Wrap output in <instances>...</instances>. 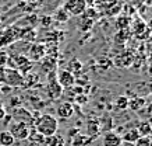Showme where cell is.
I'll return each instance as SVG.
<instances>
[{
  "mask_svg": "<svg viewBox=\"0 0 152 146\" xmlns=\"http://www.w3.org/2000/svg\"><path fill=\"white\" fill-rule=\"evenodd\" d=\"M35 128H37V132L41 133L42 136H52V135L57 133L59 122H57L56 117H53L52 114H42L38 117Z\"/></svg>",
  "mask_w": 152,
  "mask_h": 146,
  "instance_id": "obj_1",
  "label": "cell"
},
{
  "mask_svg": "<svg viewBox=\"0 0 152 146\" xmlns=\"http://www.w3.org/2000/svg\"><path fill=\"white\" fill-rule=\"evenodd\" d=\"M24 77L23 73H20L15 69L11 67H3V75H1V82H4L6 84L11 86V87H18L24 86Z\"/></svg>",
  "mask_w": 152,
  "mask_h": 146,
  "instance_id": "obj_2",
  "label": "cell"
},
{
  "mask_svg": "<svg viewBox=\"0 0 152 146\" xmlns=\"http://www.w3.org/2000/svg\"><path fill=\"white\" fill-rule=\"evenodd\" d=\"M63 9L69 13L70 16H75V17H81L88 9L85 0H66Z\"/></svg>",
  "mask_w": 152,
  "mask_h": 146,
  "instance_id": "obj_3",
  "label": "cell"
},
{
  "mask_svg": "<svg viewBox=\"0 0 152 146\" xmlns=\"http://www.w3.org/2000/svg\"><path fill=\"white\" fill-rule=\"evenodd\" d=\"M10 133L13 135V138L15 141H24V139H28L29 138V133H31V129L27 125V122H15L11 124V128H10Z\"/></svg>",
  "mask_w": 152,
  "mask_h": 146,
  "instance_id": "obj_4",
  "label": "cell"
},
{
  "mask_svg": "<svg viewBox=\"0 0 152 146\" xmlns=\"http://www.w3.org/2000/svg\"><path fill=\"white\" fill-rule=\"evenodd\" d=\"M46 56V48H45V44L41 42H34L32 45H29L28 48V59L31 62H38L42 61L43 58Z\"/></svg>",
  "mask_w": 152,
  "mask_h": 146,
  "instance_id": "obj_5",
  "label": "cell"
},
{
  "mask_svg": "<svg viewBox=\"0 0 152 146\" xmlns=\"http://www.w3.org/2000/svg\"><path fill=\"white\" fill-rule=\"evenodd\" d=\"M57 83H59L63 89H70V87H73L75 84V76L71 75L69 70H60L59 75H57Z\"/></svg>",
  "mask_w": 152,
  "mask_h": 146,
  "instance_id": "obj_6",
  "label": "cell"
},
{
  "mask_svg": "<svg viewBox=\"0 0 152 146\" xmlns=\"http://www.w3.org/2000/svg\"><path fill=\"white\" fill-rule=\"evenodd\" d=\"M63 90L64 89L57 83L56 79H50L49 83H48V86H46V93H48V96H49V99L50 100L60 99V97L63 96Z\"/></svg>",
  "mask_w": 152,
  "mask_h": 146,
  "instance_id": "obj_7",
  "label": "cell"
},
{
  "mask_svg": "<svg viewBox=\"0 0 152 146\" xmlns=\"http://www.w3.org/2000/svg\"><path fill=\"white\" fill-rule=\"evenodd\" d=\"M56 113H57V117L61 118V119H69V118L73 117V114H74L73 104L70 103V101H61L57 105Z\"/></svg>",
  "mask_w": 152,
  "mask_h": 146,
  "instance_id": "obj_8",
  "label": "cell"
},
{
  "mask_svg": "<svg viewBox=\"0 0 152 146\" xmlns=\"http://www.w3.org/2000/svg\"><path fill=\"white\" fill-rule=\"evenodd\" d=\"M103 146H121V136L116 132H106L103 135Z\"/></svg>",
  "mask_w": 152,
  "mask_h": 146,
  "instance_id": "obj_9",
  "label": "cell"
},
{
  "mask_svg": "<svg viewBox=\"0 0 152 146\" xmlns=\"http://www.w3.org/2000/svg\"><path fill=\"white\" fill-rule=\"evenodd\" d=\"M41 63H42V69L46 72V73L55 72L56 67H57V59L53 56H45L41 61Z\"/></svg>",
  "mask_w": 152,
  "mask_h": 146,
  "instance_id": "obj_10",
  "label": "cell"
},
{
  "mask_svg": "<svg viewBox=\"0 0 152 146\" xmlns=\"http://www.w3.org/2000/svg\"><path fill=\"white\" fill-rule=\"evenodd\" d=\"M52 19H53V21H57V23L64 24V23L69 21L70 14L66 11L64 9H63V6H61V7H59V9L55 10V13H53V16H52Z\"/></svg>",
  "mask_w": 152,
  "mask_h": 146,
  "instance_id": "obj_11",
  "label": "cell"
},
{
  "mask_svg": "<svg viewBox=\"0 0 152 146\" xmlns=\"http://www.w3.org/2000/svg\"><path fill=\"white\" fill-rule=\"evenodd\" d=\"M92 142V138L88 136L87 133H77L73 138V146H87Z\"/></svg>",
  "mask_w": 152,
  "mask_h": 146,
  "instance_id": "obj_12",
  "label": "cell"
},
{
  "mask_svg": "<svg viewBox=\"0 0 152 146\" xmlns=\"http://www.w3.org/2000/svg\"><path fill=\"white\" fill-rule=\"evenodd\" d=\"M145 104H147V100L144 99V97H135V99L129 100V108L135 113V111L142 110L145 107Z\"/></svg>",
  "mask_w": 152,
  "mask_h": 146,
  "instance_id": "obj_13",
  "label": "cell"
},
{
  "mask_svg": "<svg viewBox=\"0 0 152 146\" xmlns=\"http://www.w3.org/2000/svg\"><path fill=\"white\" fill-rule=\"evenodd\" d=\"M140 133L137 132V129L135 128H133V129H129L127 132H124V135L121 136V141L123 142H127V143H134L135 145V142L140 139Z\"/></svg>",
  "mask_w": 152,
  "mask_h": 146,
  "instance_id": "obj_14",
  "label": "cell"
},
{
  "mask_svg": "<svg viewBox=\"0 0 152 146\" xmlns=\"http://www.w3.org/2000/svg\"><path fill=\"white\" fill-rule=\"evenodd\" d=\"M137 132L140 133V136H149L152 133V125L151 122H148V121H141V122H138V125H137Z\"/></svg>",
  "mask_w": 152,
  "mask_h": 146,
  "instance_id": "obj_15",
  "label": "cell"
},
{
  "mask_svg": "<svg viewBox=\"0 0 152 146\" xmlns=\"http://www.w3.org/2000/svg\"><path fill=\"white\" fill-rule=\"evenodd\" d=\"M43 143L46 146H64V139L60 135H52V136H46Z\"/></svg>",
  "mask_w": 152,
  "mask_h": 146,
  "instance_id": "obj_16",
  "label": "cell"
},
{
  "mask_svg": "<svg viewBox=\"0 0 152 146\" xmlns=\"http://www.w3.org/2000/svg\"><path fill=\"white\" fill-rule=\"evenodd\" d=\"M81 69H83V63H81L77 58H73V59L69 62V65H67V69H66V70H69L71 75L75 76L81 72Z\"/></svg>",
  "mask_w": 152,
  "mask_h": 146,
  "instance_id": "obj_17",
  "label": "cell"
},
{
  "mask_svg": "<svg viewBox=\"0 0 152 146\" xmlns=\"http://www.w3.org/2000/svg\"><path fill=\"white\" fill-rule=\"evenodd\" d=\"M14 142H15V139L10 133V131L0 132V146H13Z\"/></svg>",
  "mask_w": 152,
  "mask_h": 146,
  "instance_id": "obj_18",
  "label": "cell"
},
{
  "mask_svg": "<svg viewBox=\"0 0 152 146\" xmlns=\"http://www.w3.org/2000/svg\"><path fill=\"white\" fill-rule=\"evenodd\" d=\"M20 38H23L28 42H32L35 41V38H37V31L32 28V27H28L25 30H21V34H20Z\"/></svg>",
  "mask_w": 152,
  "mask_h": 146,
  "instance_id": "obj_19",
  "label": "cell"
},
{
  "mask_svg": "<svg viewBox=\"0 0 152 146\" xmlns=\"http://www.w3.org/2000/svg\"><path fill=\"white\" fill-rule=\"evenodd\" d=\"M99 131H101V124H98V121H91L89 119V122H88V136L89 135H96V133H99Z\"/></svg>",
  "mask_w": 152,
  "mask_h": 146,
  "instance_id": "obj_20",
  "label": "cell"
},
{
  "mask_svg": "<svg viewBox=\"0 0 152 146\" xmlns=\"http://www.w3.org/2000/svg\"><path fill=\"white\" fill-rule=\"evenodd\" d=\"M94 20L88 19V17H85V16H81V24H80L78 27L80 30H83V31H88V30H91V27L94 25Z\"/></svg>",
  "mask_w": 152,
  "mask_h": 146,
  "instance_id": "obj_21",
  "label": "cell"
},
{
  "mask_svg": "<svg viewBox=\"0 0 152 146\" xmlns=\"http://www.w3.org/2000/svg\"><path fill=\"white\" fill-rule=\"evenodd\" d=\"M116 108L119 110H127L129 108V99L126 97V96H119L117 99H116Z\"/></svg>",
  "mask_w": 152,
  "mask_h": 146,
  "instance_id": "obj_22",
  "label": "cell"
},
{
  "mask_svg": "<svg viewBox=\"0 0 152 146\" xmlns=\"http://www.w3.org/2000/svg\"><path fill=\"white\" fill-rule=\"evenodd\" d=\"M130 37V31L129 28H126V30H119V33H117V35H116V41L117 42H123V41H127Z\"/></svg>",
  "mask_w": 152,
  "mask_h": 146,
  "instance_id": "obj_23",
  "label": "cell"
},
{
  "mask_svg": "<svg viewBox=\"0 0 152 146\" xmlns=\"http://www.w3.org/2000/svg\"><path fill=\"white\" fill-rule=\"evenodd\" d=\"M130 17H120L119 20H117V28L119 30H126V28H129V25H130Z\"/></svg>",
  "mask_w": 152,
  "mask_h": 146,
  "instance_id": "obj_24",
  "label": "cell"
},
{
  "mask_svg": "<svg viewBox=\"0 0 152 146\" xmlns=\"http://www.w3.org/2000/svg\"><path fill=\"white\" fill-rule=\"evenodd\" d=\"M39 21H41V25L43 28H49L52 25V23H53V19H52V16H42L39 19Z\"/></svg>",
  "mask_w": 152,
  "mask_h": 146,
  "instance_id": "obj_25",
  "label": "cell"
},
{
  "mask_svg": "<svg viewBox=\"0 0 152 146\" xmlns=\"http://www.w3.org/2000/svg\"><path fill=\"white\" fill-rule=\"evenodd\" d=\"M28 139H31L32 142H37V143H43V141H45V136H42L41 133H38V132H31Z\"/></svg>",
  "mask_w": 152,
  "mask_h": 146,
  "instance_id": "obj_26",
  "label": "cell"
},
{
  "mask_svg": "<svg viewBox=\"0 0 152 146\" xmlns=\"http://www.w3.org/2000/svg\"><path fill=\"white\" fill-rule=\"evenodd\" d=\"M135 146H152V141L149 139V136H141L135 142Z\"/></svg>",
  "mask_w": 152,
  "mask_h": 146,
  "instance_id": "obj_27",
  "label": "cell"
},
{
  "mask_svg": "<svg viewBox=\"0 0 152 146\" xmlns=\"http://www.w3.org/2000/svg\"><path fill=\"white\" fill-rule=\"evenodd\" d=\"M74 101H75L77 104H81V105H84V104H87L88 97L85 94H77L75 97H74Z\"/></svg>",
  "mask_w": 152,
  "mask_h": 146,
  "instance_id": "obj_28",
  "label": "cell"
},
{
  "mask_svg": "<svg viewBox=\"0 0 152 146\" xmlns=\"http://www.w3.org/2000/svg\"><path fill=\"white\" fill-rule=\"evenodd\" d=\"M9 61V55L6 52H0V67H4Z\"/></svg>",
  "mask_w": 152,
  "mask_h": 146,
  "instance_id": "obj_29",
  "label": "cell"
},
{
  "mask_svg": "<svg viewBox=\"0 0 152 146\" xmlns=\"http://www.w3.org/2000/svg\"><path fill=\"white\" fill-rule=\"evenodd\" d=\"M70 90H73V93L75 96L77 94H84V87L83 86H73V87H70Z\"/></svg>",
  "mask_w": 152,
  "mask_h": 146,
  "instance_id": "obj_30",
  "label": "cell"
},
{
  "mask_svg": "<svg viewBox=\"0 0 152 146\" xmlns=\"http://www.w3.org/2000/svg\"><path fill=\"white\" fill-rule=\"evenodd\" d=\"M147 28L149 33H152V17L149 19V21H148V25H147Z\"/></svg>",
  "mask_w": 152,
  "mask_h": 146,
  "instance_id": "obj_31",
  "label": "cell"
},
{
  "mask_svg": "<svg viewBox=\"0 0 152 146\" xmlns=\"http://www.w3.org/2000/svg\"><path fill=\"white\" fill-rule=\"evenodd\" d=\"M85 3H87V6H88V4L94 6V4H95V0H85Z\"/></svg>",
  "mask_w": 152,
  "mask_h": 146,
  "instance_id": "obj_32",
  "label": "cell"
},
{
  "mask_svg": "<svg viewBox=\"0 0 152 146\" xmlns=\"http://www.w3.org/2000/svg\"><path fill=\"white\" fill-rule=\"evenodd\" d=\"M149 139H151V141H152V133H151V135H149Z\"/></svg>",
  "mask_w": 152,
  "mask_h": 146,
  "instance_id": "obj_33",
  "label": "cell"
},
{
  "mask_svg": "<svg viewBox=\"0 0 152 146\" xmlns=\"http://www.w3.org/2000/svg\"><path fill=\"white\" fill-rule=\"evenodd\" d=\"M25 1H35V0H25Z\"/></svg>",
  "mask_w": 152,
  "mask_h": 146,
  "instance_id": "obj_34",
  "label": "cell"
}]
</instances>
